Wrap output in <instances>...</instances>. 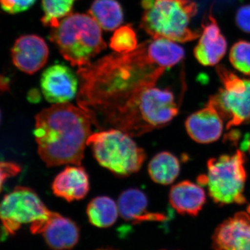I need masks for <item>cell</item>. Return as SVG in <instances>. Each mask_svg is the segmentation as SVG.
<instances>
[{
  "label": "cell",
  "instance_id": "2",
  "mask_svg": "<svg viewBox=\"0 0 250 250\" xmlns=\"http://www.w3.org/2000/svg\"><path fill=\"white\" fill-rule=\"evenodd\" d=\"M34 134L39 156L47 167L81 166L93 125L83 108L57 104L38 113Z\"/></svg>",
  "mask_w": 250,
  "mask_h": 250
},
{
  "label": "cell",
  "instance_id": "18",
  "mask_svg": "<svg viewBox=\"0 0 250 250\" xmlns=\"http://www.w3.org/2000/svg\"><path fill=\"white\" fill-rule=\"evenodd\" d=\"M207 200L206 192L200 184L183 181L173 186L169 192L172 208L182 215L197 216Z\"/></svg>",
  "mask_w": 250,
  "mask_h": 250
},
{
  "label": "cell",
  "instance_id": "16",
  "mask_svg": "<svg viewBox=\"0 0 250 250\" xmlns=\"http://www.w3.org/2000/svg\"><path fill=\"white\" fill-rule=\"evenodd\" d=\"M52 190L67 202L82 200L90 190L89 176L81 166H67L54 178Z\"/></svg>",
  "mask_w": 250,
  "mask_h": 250
},
{
  "label": "cell",
  "instance_id": "7",
  "mask_svg": "<svg viewBox=\"0 0 250 250\" xmlns=\"http://www.w3.org/2000/svg\"><path fill=\"white\" fill-rule=\"evenodd\" d=\"M246 161L241 150L212 158L207 163V175L200 176L198 183L207 187L210 198L218 205H243L246 202Z\"/></svg>",
  "mask_w": 250,
  "mask_h": 250
},
{
  "label": "cell",
  "instance_id": "13",
  "mask_svg": "<svg viewBox=\"0 0 250 250\" xmlns=\"http://www.w3.org/2000/svg\"><path fill=\"white\" fill-rule=\"evenodd\" d=\"M49 48L41 36L29 34L21 36L11 48V58L15 66L29 75H33L47 63Z\"/></svg>",
  "mask_w": 250,
  "mask_h": 250
},
{
  "label": "cell",
  "instance_id": "33",
  "mask_svg": "<svg viewBox=\"0 0 250 250\" xmlns=\"http://www.w3.org/2000/svg\"><path fill=\"white\" fill-rule=\"evenodd\" d=\"M98 250H113L112 249V248H105V249H100Z\"/></svg>",
  "mask_w": 250,
  "mask_h": 250
},
{
  "label": "cell",
  "instance_id": "1",
  "mask_svg": "<svg viewBox=\"0 0 250 250\" xmlns=\"http://www.w3.org/2000/svg\"><path fill=\"white\" fill-rule=\"evenodd\" d=\"M166 70L149 55L147 41L132 52L109 54L79 67L77 104L102 130L113 117L132 104L143 90L155 86Z\"/></svg>",
  "mask_w": 250,
  "mask_h": 250
},
{
  "label": "cell",
  "instance_id": "17",
  "mask_svg": "<svg viewBox=\"0 0 250 250\" xmlns=\"http://www.w3.org/2000/svg\"><path fill=\"white\" fill-rule=\"evenodd\" d=\"M118 210L122 218L134 224L143 222H162L166 215L148 209V199L144 192L138 188L124 190L118 198Z\"/></svg>",
  "mask_w": 250,
  "mask_h": 250
},
{
  "label": "cell",
  "instance_id": "28",
  "mask_svg": "<svg viewBox=\"0 0 250 250\" xmlns=\"http://www.w3.org/2000/svg\"><path fill=\"white\" fill-rule=\"evenodd\" d=\"M236 23L242 31L250 34V5H244L238 9Z\"/></svg>",
  "mask_w": 250,
  "mask_h": 250
},
{
  "label": "cell",
  "instance_id": "14",
  "mask_svg": "<svg viewBox=\"0 0 250 250\" xmlns=\"http://www.w3.org/2000/svg\"><path fill=\"white\" fill-rule=\"evenodd\" d=\"M228 50V42L221 34L218 22L210 11L202 23V32L194 49L195 58L205 66L217 65Z\"/></svg>",
  "mask_w": 250,
  "mask_h": 250
},
{
  "label": "cell",
  "instance_id": "15",
  "mask_svg": "<svg viewBox=\"0 0 250 250\" xmlns=\"http://www.w3.org/2000/svg\"><path fill=\"white\" fill-rule=\"evenodd\" d=\"M223 121L213 104L208 100L205 107L188 116L185 123L186 129L195 142L208 144L220 139L223 134Z\"/></svg>",
  "mask_w": 250,
  "mask_h": 250
},
{
  "label": "cell",
  "instance_id": "31",
  "mask_svg": "<svg viewBox=\"0 0 250 250\" xmlns=\"http://www.w3.org/2000/svg\"><path fill=\"white\" fill-rule=\"evenodd\" d=\"M246 146L247 149H248V150H249V152L250 154V137L249 140H248V142H247Z\"/></svg>",
  "mask_w": 250,
  "mask_h": 250
},
{
  "label": "cell",
  "instance_id": "29",
  "mask_svg": "<svg viewBox=\"0 0 250 250\" xmlns=\"http://www.w3.org/2000/svg\"><path fill=\"white\" fill-rule=\"evenodd\" d=\"M9 81L6 77L0 75V91H7L9 90Z\"/></svg>",
  "mask_w": 250,
  "mask_h": 250
},
{
  "label": "cell",
  "instance_id": "20",
  "mask_svg": "<svg viewBox=\"0 0 250 250\" xmlns=\"http://www.w3.org/2000/svg\"><path fill=\"white\" fill-rule=\"evenodd\" d=\"M147 49L153 60L165 70L174 67L185 57L183 47L167 39H153L147 41Z\"/></svg>",
  "mask_w": 250,
  "mask_h": 250
},
{
  "label": "cell",
  "instance_id": "4",
  "mask_svg": "<svg viewBox=\"0 0 250 250\" xmlns=\"http://www.w3.org/2000/svg\"><path fill=\"white\" fill-rule=\"evenodd\" d=\"M49 39L65 60L79 67L89 65L106 47L101 27L90 15H69L52 28Z\"/></svg>",
  "mask_w": 250,
  "mask_h": 250
},
{
  "label": "cell",
  "instance_id": "32",
  "mask_svg": "<svg viewBox=\"0 0 250 250\" xmlns=\"http://www.w3.org/2000/svg\"><path fill=\"white\" fill-rule=\"evenodd\" d=\"M247 210H248V214L250 215V205L248 206V208H247Z\"/></svg>",
  "mask_w": 250,
  "mask_h": 250
},
{
  "label": "cell",
  "instance_id": "10",
  "mask_svg": "<svg viewBox=\"0 0 250 250\" xmlns=\"http://www.w3.org/2000/svg\"><path fill=\"white\" fill-rule=\"evenodd\" d=\"M33 233H40L47 246L54 250H67L74 248L80 239V229L71 219L55 212H51L48 218L33 224Z\"/></svg>",
  "mask_w": 250,
  "mask_h": 250
},
{
  "label": "cell",
  "instance_id": "3",
  "mask_svg": "<svg viewBox=\"0 0 250 250\" xmlns=\"http://www.w3.org/2000/svg\"><path fill=\"white\" fill-rule=\"evenodd\" d=\"M143 14L140 27L152 39L187 42L200 37L190 27L197 14L193 0H142Z\"/></svg>",
  "mask_w": 250,
  "mask_h": 250
},
{
  "label": "cell",
  "instance_id": "34",
  "mask_svg": "<svg viewBox=\"0 0 250 250\" xmlns=\"http://www.w3.org/2000/svg\"><path fill=\"white\" fill-rule=\"evenodd\" d=\"M0 121H1V112H0Z\"/></svg>",
  "mask_w": 250,
  "mask_h": 250
},
{
  "label": "cell",
  "instance_id": "12",
  "mask_svg": "<svg viewBox=\"0 0 250 250\" xmlns=\"http://www.w3.org/2000/svg\"><path fill=\"white\" fill-rule=\"evenodd\" d=\"M213 250H250V215L239 212L215 229L212 236Z\"/></svg>",
  "mask_w": 250,
  "mask_h": 250
},
{
  "label": "cell",
  "instance_id": "19",
  "mask_svg": "<svg viewBox=\"0 0 250 250\" xmlns=\"http://www.w3.org/2000/svg\"><path fill=\"white\" fill-rule=\"evenodd\" d=\"M148 174L153 182L161 185L173 183L180 172V163L168 152L156 154L148 164Z\"/></svg>",
  "mask_w": 250,
  "mask_h": 250
},
{
  "label": "cell",
  "instance_id": "6",
  "mask_svg": "<svg viewBox=\"0 0 250 250\" xmlns=\"http://www.w3.org/2000/svg\"><path fill=\"white\" fill-rule=\"evenodd\" d=\"M179 105L168 88L150 87L143 90L137 101L122 118L118 129L140 136L164 127L178 115Z\"/></svg>",
  "mask_w": 250,
  "mask_h": 250
},
{
  "label": "cell",
  "instance_id": "9",
  "mask_svg": "<svg viewBox=\"0 0 250 250\" xmlns=\"http://www.w3.org/2000/svg\"><path fill=\"white\" fill-rule=\"evenodd\" d=\"M51 212L38 194L28 187L16 188L0 203V220L10 234H14L22 225L45 220Z\"/></svg>",
  "mask_w": 250,
  "mask_h": 250
},
{
  "label": "cell",
  "instance_id": "23",
  "mask_svg": "<svg viewBox=\"0 0 250 250\" xmlns=\"http://www.w3.org/2000/svg\"><path fill=\"white\" fill-rule=\"evenodd\" d=\"M77 0H42L43 16L41 22L45 27L55 28L63 18L72 14Z\"/></svg>",
  "mask_w": 250,
  "mask_h": 250
},
{
  "label": "cell",
  "instance_id": "26",
  "mask_svg": "<svg viewBox=\"0 0 250 250\" xmlns=\"http://www.w3.org/2000/svg\"><path fill=\"white\" fill-rule=\"evenodd\" d=\"M36 0H0V7L10 14L24 12L30 9Z\"/></svg>",
  "mask_w": 250,
  "mask_h": 250
},
{
  "label": "cell",
  "instance_id": "30",
  "mask_svg": "<svg viewBox=\"0 0 250 250\" xmlns=\"http://www.w3.org/2000/svg\"><path fill=\"white\" fill-rule=\"evenodd\" d=\"M7 231L5 229L4 227L0 229V241H3L6 238V236L8 234Z\"/></svg>",
  "mask_w": 250,
  "mask_h": 250
},
{
  "label": "cell",
  "instance_id": "27",
  "mask_svg": "<svg viewBox=\"0 0 250 250\" xmlns=\"http://www.w3.org/2000/svg\"><path fill=\"white\" fill-rule=\"evenodd\" d=\"M21 172V167L12 162H0V192L3 184L10 177H15Z\"/></svg>",
  "mask_w": 250,
  "mask_h": 250
},
{
  "label": "cell",
  "instance_id": "21",
  "mask_svg": "<svg viewBox=\"0 0 250 250\" xmlns=\"http://www.w3.org/2000/svg\"><path fill=\"white\" fill-rule=\"evenodd\" d=\"M87 216L90 223L98 228H108L114 225L118 214V206L107 196L95 197L88 203Z\"/></svg>",
  "mask_w": 250,
  "mask_h": 250
},
{
  "label": "cell",
  "instance_id": "25",
  "mask_svg": "<svg viewBox=\"0 0 250 250\" xmlns=\"http://www.w3.org/2000/svg\"><path fill=\"white\" fill-rule=\"evenodd\" d=\"M231 65L243 75L250 77V42L240 41L230 50Z\"/></svg>",
  "mask_w": 250,
  "mask_h": 250
},
{
  "label": "cell",
  "instance_id": "24",
  "mask_svg": "<svg viewBox=\"0 0 250 250\" xmlns=\"http://www.w3.org/2000/svg\"><path fill=\"white\" fill-rule=\"evenodd\" d=\"M110 47L118 53H128L138 47L134 29L129 24L118 28L110 39Z\"/></svg>",
  "mask_w": 250,
  "mask_h": 250
},
{
  "label": "cell",
  "instance_id": "22",
  "mask_svg": "<svg viewBox=\"0 0 250 250\" xmlns=\"http://www.w3.org/2000/svg\"><path fill=\"white\" fill-rule=\"evenodd\" d=\"M88 14L106 31L117 29L124 20L121 5L116 0H95Z\"/></svg>",
  "mask_w": 250,
  "mask_h": 250
},
{
  "label": "cell",
  "instance_id": "11",
  "mask_svg": "<svg viewBox=\"0 0 250 250\" xmlns=\"http://www.w3.org/2000/svg\"><path fill=\"white\" fill-rule=\"evenodd\" d=\"M41 86L49 103L54 104L68 103L77 95L79 82L70 67L63 64H54L42 73Z\"/></svg>",
  "mask_w": 250,
  "mask_h": 250
},
{
  "label": "cell",
  "instance_id": "5",
  "mask_svg": "<svg viewBox=\"0 0 250 250\" xmlns=\"http://www.w3.org/2000/svg\"><path fill=\"white\" fill-rule=\"evenodd\" d=\"M132 136L115 128L90 134L89 146L99 164L120 177L139 172L147 155L131 139Z\"/></svg>",
  "mask_w": 250,
  "mask_h": 250
},
{
  "label": "cell",
  "instance_id": "8",
  "mask_svg": "<svg viewBox=\"0 0 250 250\" xmlns=\"http://www.w3.org/2000/svg\"><path fill=\"white\" fill-rule=\"evenodd\" d=\"M216 72L223 88L210 96L223 120L226 129L240 126L250 121V80L241 79L224 65H218Z\"/></svg>",
  "mask_w": 250,
  "mask_h": 250
}]
</instances>
